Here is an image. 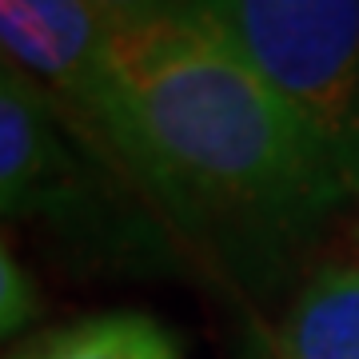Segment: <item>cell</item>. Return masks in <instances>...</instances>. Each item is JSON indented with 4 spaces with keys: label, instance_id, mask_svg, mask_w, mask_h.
I'll use <instances>...</instances> for the list:
<instances>
[{
    "label": "cell",
    "instance_id": "obj_1",
    "mask_svg": "<svg viewBox=\"0 0 359 359\" xmlns=\"http://www.w3.org/2000/svg\"><path fill=\"white\" fill-rule=\"evenodd\" d=\"M128 104L124 168L184 219L299 228L355 188L327 148L204 16L112 25Z\"/></svg>",
    "mask_w": 359,
    "mask_h": 359
},
{
    "label": "cell",
    "instance_id": "obj_2",
    "mask_svg": "<svg viewBox=\"0 0 359 359\" xmlns=\"http://www.w3.org/2000/svg\"><path fill=\"white\" fill-rule=\"evenodd\" d=\"M320 132L359 188V0H188Z\"/></svg>",
    "mask_w": 359,
    "mask_h": 359
},
{
    "label": "cell",
    "instance_id": "obj_3",
    "mask_svg": "<svg viewBox=\"0 0 359 359\" xmlns=\"http://www.w3.org/2000/svg\"><path fill=\"white\" fill-rule=\"evenodd\" d=\"M4 60L80 112L112 156H128V104L112 68V25L92 0H0Z\"/></svg>",
    "mask_w": 359,
    "mask_h": 359
},
{
    "label": "cell",
    "instance_id": "obj_4",
    "mask_svg": "<svg viewBox=\"0 0 359 359\" xmlns=\"http://www.w3.org/2000/svg\"><path fill=\"white\" fill-rule=\"evenodd\" d=\"M0 208L4 219H44L60 236H100V200L56 128L48 92L16 65L0 72Z\"/></svg>",
    "mask_w": 359,
    "mask_h": 359
},
{
    "label": "cell",
    "instance_id": "obj_5",
    "mask_svg": "<svg viewBox=\"0 0 359 359\" xmlns=\"http://www.w3.org/2000/svg\"><path fill=\"white\" fill-rule=\"evenodd\" d=\"M259 359H359V264L316 271Z\"/></svg>",
    "mask_w": 359,
    "mask_h": 359
},
{
    "label": "cell",
    "instance_id": "obj_6",
    "mask_svg": "<svg viewBox=\"0 0 359 359\" xmlns=\"http://www.w3.org/2000/svg\"><path fill=\"white\" fill-rule=\"evenodd\" d=\"M8 359H184V351L148 311H100L32 335Z\"/></svg>",
    "mask_w": 359,
    "mask_h": 359
},
{
    "label": "cell",
    "instance_id": "obj_7",
    "mask_svg": "<svg viewBox=\"0 0 359 359\" xmlns=\"http://www.w3.org/2000/svg\"><path fill=\"white\" fill-rule=\"evenodd\" d=\"M40 316V292L25 264L8 252V244L0 248V332L13 339L16 332H25L28 323Z\"/></svg>",
    "mask_w": 359,
    "mask_h": 359
},
{
    "label": "cell",
    "instance_id": "obj_8",
    "mask_svg": "<svg viewBox=\"0 0 359 359\" xmlns=\"http://www.w3.org/2000/svg\"><path fill=\"white\" fill-rule=\"evenodd\" d=\"M108 25L124 28V25H148V20H160V16H172L180 8H188V0H92Z\"/></svg>",
    "mask_w": 359,
    "mask_h": 359
}]
</instances>
